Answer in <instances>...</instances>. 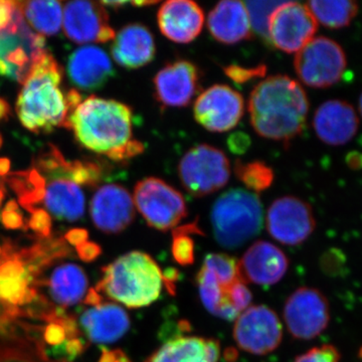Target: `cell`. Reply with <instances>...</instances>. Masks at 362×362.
I'll use <instances>...</instances> for the list:
<instances>
[{"mask_svg":"<svg viewBox=\"0 0 362 362\" xmlns=\"http://www.w3.org/2000/svg\"><path fill=\"white\" fill-rule=\"evenodd\" d=\"M303 87L288 76H272L250 95L251 124L261 137L289 142L303 132L309 112Z\"/></svg>","mask_w":362,"mask_h":362,"instance_id":"cell-1","label":"cell"},{"mask_svg":"<svg viewBox=\"0 0 362 362\" xmlns=\"http://www.w3.org/2000/svg\"><path fill=\"white\" fill-rule=\"evenodd\" d=\"M63 71L45 51L33 66L16 101V113L21 124L33 133H49L63 127L68 116L66 99L59 85Z\"/></svg>","mask_w":362,"mask_h":362,"instance_id":"cell-2","label":"cell"},{"mask_svg":"<svg viewBox=\"0 0 362 362\" xmlns=\"http://www.w3.org/2000/svg\"><path fill=\"white\" fill-rule=\"evenodd\" d=\"M133 112L115 100L90 96L66 118L63 127L73 129L86 148L107 154L132 137Z\"/></svg>","mask_w":362,"mask_h":362,"instance_id":"cell-3","label":"cell"},{"mask_svg":"<svg viewBox=\"0 0 362 362\" xmlns=\"http://www.w3.org/2000/svg\"><path fill=\"white\" fill-rule=\"evenodd\" d=\"M164 284L165 277L154 259L133 251L105 267L95 289L128 308H142L158 299Z\"/></svg>","mask_w":362,"mask_h":362,"instance_id":"cell-4","label":"cell"},{"mask_svg":"<svg viewBox=\"0 0 362 362\" xmlns=\"http://www.w3.org/2000/svg\"><path fill=\"white\" fill-rule=\"evenodd\" d=\"M197 284L204 306L225 320H235L251 304L252 294L240 276L239 261L228 255H207Z\"/></svg>","mask_w":362,"mask_h":362,"instance_id":"cell-5","label":"cell"},{"mask_svg":"<svg viewBox=\"0 0 362 362\" xmlns=\"http://www.w3.org/2000/svg\"><path fill=\"white\" fill-rule=\"evenodd\" d=\"M263 206L254 192L235 188L214 202L211 223L216 242L226 249L246 244L261 232Z\"/></svg>","mask_w":362,"mask_h":362,"instance_id":"cell-6","label":"cell"},{"mask_svg":"<svg viewBox=\"0 0 362 362\" xmlns=\"http://www.w3.org/2000/svg\"><path fill=\"white\" fill-rule=\"evenodd\" d=\"M16 4L11 25L0 32V75L23 85L45 52V39L30 30Z\"/></svg>","mask_w":362,"mask_h":362,"instance_id":"cell-7","label":"cell"},{"mask_svg":"<svg viewBox=\"0 0 362 362\" xmlns=\"http://www.w3.org/2000/svg\"><path fill=\"white\" fill-rule=\"evenodd\" d=\"M298 78L314 89L337 85L347 69V57L341 45L326 37H314L298 52L294 59Z\"/></svg>","mask_w":362,"mask_h":362,"instance_id":"cell-8","label":"cell"},{"mask_svg":"<svg viewBox=\"0 0 362 362\" xmlns=\"http://www.w3.org/2000/svg\"><path fill=\"white\" fill-rule=\"evenodd\" d=\"M178 175L188 194L202 197L225 187L230 177V164L221 149L199 144L188 150L178 164Z\"/></svg>","mask_w":362,"mask_h":362,"instance_id":"cell-9","label":"cell"},{"mask_svg":"<svg viewBox=\"0 0 362 362\" xmlns=\"http://www.w3.org/2000/svg\"><path fill=\"white\" fill-rule=\"evenodd\" d=\"M133 202L147 225L162 232L176 228L187 216L185 197L160 178L140 180L134 188Z\"/></svg>","mask_w":362,"mask_h":362,"instance_id":"cell-10","label":"cell"},{"mask_svg":"<svg viewBox=\"0 0 362 362\" xmlns=\"http://www.w3.org/2000/svg\"><path fill=\"white\" fill-rule=\"evenodd\" d=\"M318 23L306 4L283 1L270 18L268 40L276 49L293 54L314 39Z\"/></svg>","mask_w":362,"mask_h":362,"instance_id":"cell-11","label":"cell"},{"mask_svg":"<svg viewBox=\"0 0 362 362\" xmlns=\"http://www.w3.org/2000/svg\"><path fill=\"white\" fill-rule=\"evenodd\" d=\"M284 320L293 337L301 340L313 339L329 324L330 309L327 298L314 288H299L286 301Z\"/></svg>","mask_w":362,"mask_h":362,"instance_id":"cell-12","label":"cell"},{"mask_svg":"<svg viewBox=\"0 0 362 362\" xmlns=\"http://www.w3.org/2000/svg\"><path fill=\"white\" fill-rule=\"evenodd\" d=\"M233 326V338L240 349L265 356L278 349L283 327L277 314L265 305H254L240 314Z\"/></svg>","mask_w":362,"mask_h":362,"instance_id":"cell-13","label":"cell"},{"mask_svg":"<svg viewBox=\"0 0 362 362\" xmlns=\"http://www.w3.org/2000/svg\"><path fill=\"white\" fill-rule=\"evenodd\" d=\"M266 226L274 240L288 246H297L313 233L316 221L308 202L296 197H283L269 207Z\"/></svg>","mask_w":362,"mask_h":362,"instance_id":"cell-14","label":"cell"},{"mask_svg":"<svg viewBox=\"0 0 362 362\" xmlns=\"http://www.w3.org/2000/svg\"><path fill=\"white\" fill-rule=\"evenodd\" d=\"M242 95L228 85H214L195 100L194 114L197 122L211 132L233 129L244 115Z\"/></svg>","mask_w":362,"mask_h":362,"instance_id":"cell-15","label":"cell"},{"mask_svg":"<svg viewBox=\"0 0 362 362\" xmlns=\"http://www.w3.org/2000/svg\"><path fill=\"white\" fill-rule=\"evenodd\" d=\"M202 71L187 59L166 64L153 78L154 96L164 107L180 108L190 104L201 90Z\"/></svg>","mask_w":362,"mask_h":362,"instance_id":"cell-16","label":"cell"},{"mask_svg":"<svg viewBox=\"0 0 362 362\" xmlns=\"http://www.w3.org/2000/svg\"><path fill=\"white\" fill-rule=\"evenodd\" d=\"M90 214L95 226L101 232H123L134 221L133 197L122 185H103L98 188L90 199Z\"/></svg>","mask_w":362,"mask_h":362,"instance_id":"cell-17","label":"cell"},{"mask_svg":"<svg viewBox=\"0 0 362 362\" xmlns=\"http://www.w3.org/2000/svg\"><path fill=\"white\" fill-rule=\"evenodd\" d=\"M313 128L317 137L324 144L343 146L351 141L358 132V114L344 100H328L317 108Z\"/></svg>","mask_w":362,"mask_h":362,"instance_id":"cell-18","label":"cell"},{"mask_svg":"<svg viewBox=\"0 0 362 362\" xmlns=\"http://www.w3.org/2000/svg\"><path fill=\"white\" fill-rule=\"evenodd\" d=\"M157 23L164 37L176 44H189L201 35L204 11L192 0H169L157 11Z\"/></svg>","mask_w":362,"mask_h":362,"instance_id":"cell-19","label":"cell"},{"mask_svg":"<svg viewBox=\"0 0 362 362\" xmlns=\"http://www.w3.org/2000/svg\"><path fill=\"white\" fill-rule=\"evenodd\" d=\"M289 261L275 245L266 240L255 243L239 261L243 280L261 286L276 284L287 273Z\"/></svg>","mask_w":362,"mask_h":362,"instance_id":"cell-20","label":"cell"},{"mask_svg":"<svg viewBox=\"0 0 362 362\" xmlns=\"http://www.w3.org/2000/svg\"><path fill=\"white\" fill-rule=\"evenodd\" d=\"M66 71L73 85L84 90L101 89L115 75L108 54L95 45L78 47L71 52Z\"/></svg>","mask_w":362,"mask_h":362,"instance_id":"cell-21","label":"cell"},{"mask_svg":"<svg viewBox=\"0 0 362 362\" xmlns=\"http://www.w3.org/2000/svg\"><path fill=\"white\" fill-rule=\"evenodd\" d=\"M78 327L90 341L107 344L122 338L130 328V318L122 307L112 302L88 309L80 317Z\"/></svg>","mask_w":362,"mask_h":362,"instance_id":"cell-22","label":"cell"},{"mask_svg":"<svg viewBox=\"0 0 362 362\" xmlns=\"http://www.w3.org/2000/svg\"><path fill=\"white\" fill-rule=\"evenodd\" d=\"M105 6L97 2L76 0L66 4L63 25L66 37L76 44L96 42L100 30L108 25Z\"/></svg>","mask_w":362,"mask_h":362,"instance_id":"cell-23","label":"cell"},{"mask_svg":"<svg viewBox=\"0 0 362 362\" xmlns=\"http://www.w3.org/2000/svg\"><path fill=\"white\" fill-rule=\"evenodd\" d=\"M156 40L146 26L133 23L124 26L112 45V56L126 69L147 66L156 57Z\"/></svg>","mask_w":362,"mask_h":362,"instance_id":"cell-24","label":"cell"},{"mask_svg":"<svg viewBox=\"0 0 362 362\" xmlns=\"http://www.w3.org/2000/svg\"><path fill=\"white\" fill-rule=\"evenodd\" d=\"M207 28L214 39L223 45L238 44L252 37L249 14L242 1L218 2L209 14Z\"/></svg>","mask_w":362,"mask_h":362,"instance_id":"cell-25","label":"cell"},{"mask_svg":"<svg viewBox=\"0 0 362 362\" xmlns=\"http://www.w3.org/2000/svg\"><path fill=\"white\" fill-rule=\"evenodd\" d=\"M220 352L216 340L182 337L164 343L145 362H218Z\"/></svg>","mask_w":362,"mask_h":362,"instance_id":"cell-26","label":"cell"},{"mask_svg":"<svg viewBox=\"0 0 362 362\" xmlns=\"http://www.w3.org/2000/svg\"><path fill=\"white\" fill-rule=\"evenodd\" d=\"M44 202L56 220L73 223L84 216L85 195L70 178H51L45 187Z\"/></svg>","mask_w":362,"mask_h":362,"instance_id":"cell-27","label":"cell"},{"mask_svg":"<svg viewBox=\"0 0 362 362\" xmlns=\"http://www.w3.org/2000/svg\"><path fill=\"white\" fill-rule=\"evenodd\" d=\"M47 286L49 296L64 309L82 301L88 291V278L81 267L64 264L52 272Z\"/></svg>","mask_w":362,"mask_h":362,"instance_id":"cell-28","label":"cell"},{"mask_svg":"<svg viewBox=\"0 0 362 362\" xmlns=\"http://www.w3.org/2000/svg\"><path fill=\"white\" fill-rule=\"evenodd\" d=\"M23 18L40 35H58L63 21V7L54 0L16 1Z\"/></svg>","mask_w":362,"mask_h":362,"instance_id":"cell-29","label":"cell"},{"mask_svg":"<svg viewBox=\"0 0 362 362\" xmlns=\"http://www.w3.org/2000/svg\"><path fill=\"white\" fill-rule=\"evenodd\" d=\"M317 23L332 30L351 25L359 11L358 4L351 0H313L306 4Z\"/></svg>","mask_w":362,"mask_h":362,"instance_id":"cell-30","label":"cell"},{"mask_svg":"<svg viewBox=\"0 0 362 362\" xmlns=\"http://www.w3.org/2000/svg\"><path fill=\"white\" fill-rule=\"evenodd\" d=\"M6 182L18 194V202L28 213L37 209V204L44 202L45 180L37 169L18 171L6 176Z\"/></svg>","mask_w":362,"mask_h":362,"instance_id":"cell-31","label":"cell"},{"mask_svg":"<svg viewBox=\"0 0 362 362\" xmlns=\"http://www.w3.org/2000/svg\"><path fill=\"white\" fill-rule=\"evenodd\" d=\"M235 173L238 180L246 185L254 194L264 192L273 185L274 171L263 161H250L244 163L237 161Z\"/></svg>","mask_w":362,"mask_h":362,"instance_id":"cell-32","label":"cell"},{"mask_svg":"<svg viewBox=\"0 0 362 362\" xmlns=\"http://www.w3.org/2000/svg\"><path fill=\"white\" fill-rule=\"evenodd\" d=\"M69 162L54 145L49 144L35 161V169L49 178H68Z\"/></svg>","mask_w":362,"mask_h":362,"instance_id":"cell-33","label":"cell"},{"mask_svg":"<svg viewBox=\"0 0 362 362\" xmlns=\"http://www.w3.org/2000/svg\"><path fill=\"white\" fill-rule=\"evenodd\" d=\"M105 177V168L94 161L69 162L68 178L77 185L96 187Z\"/></svg>","mask_w":362,"mask_h":362,"instance_id":"cell-34","label":"cell"},{"mask_svg":"<svg viewBox=\"0 0 362 362\" xmlns=\"http://www.w3.org/2000/svg\"><path fill=\"white\" fill-rule=\"evenodd\" d=\"M283 1H247L244 2L250 23L255 33L268 40L269 23L274 11Z\"/></svg>","mask_w":362,"mask_h":362,"instance_id":"cell-35","label":"cell"},{"mask_svg":"<svg viewBox=\"0 0 362 362\" xmlns=\"http://www.w3.org/2000/svg\"><path fill=\"white\" fill-rule=\"evenodd\" d=\"M199 233L197 225H188L175 228L173 235V254L175 261L180 265L187 266L194 262V240L188 237V233Z\"/></svg>","mask_w":362,"mask_h":362,"instance_id":"cell-36","label":"cell"},{"mask_svg":"<svg viewBox=\"0 0 362 362\" xmlns=\"http://www.w3.org/2000/svg\"><path fill=\"white\" fill-rule=\"evenodd\" d=\"M223 71L233 82L237 84H245L254 78L264 77L267 73V66L259 65L254 68H244L238 65H230L223 68Z\"/></svg>","mask_w":362,"mask_h":362,"instance_id":"cell-37","label":"cell"},{"mask_svg":"<svg viewBox=\"0 0 362 362\" xmlns=\"http://www.w3.org/2000/svg\"><path fill=\"white\" fill-rule=\"evenodd\" d=\"M28 228H30L40 239H49L52 235V223L51 214L45 209H39L30 213V220L28 221Z\"/></svg>","mask_w":362,"mask_h":362,"instance_id":"cell-38","label":"cell"},{"mask_svg":"<svg viewBox=\"0 0 362 362\" xmlns=\"http://www.w3.org/2000/svg\"><path fill=\"white\" fill-rule=\"evenodd\" d=\"M294 362H340V354L332 345H323L298 356Z\"/></svg>","mask_w":362,"mask_h":362,"instance_id":"cell-39","label":"cell"},{"mask_svg":"<svg viewBox=\"0 0 362 362\" xmlns=\"http://www.w3.org/2000/svg\"><path fill=\"white\" fill-rule=\"evenodd\" d=\"M0 223L6 230H21L25 228V221L20 211L18 202L11 199L6 204L0 214Z\"/></svg>","mask_w":362,"mask_h":362,"instance_id":"cell-40","label":"cell"},{"mask_svg":"<svg viewBox=\"0 0 362 362\" xmlns=\"http://www.w3.org/2000/svg\"><path fill=\"white\" fill-rule=\"evenodd\" d=\"M145 145L144 143L138 141V140L131 139L130 141L126 143L123 146L118 147V148L112 150V151L107 153L106 156L111 160L116 162H121L129 160L137 156H140L144 152Z\"/></svg>","mask_w":362,"mask_h":362,"instance_id":"cell-41","label":"cell"},{"mask_svg":"<svg viewBox=\"0 0 362 362\" xmlns=\"http://www.w3.org/2000/svg\"><path fill=\"white\" fill-rule=\"evenodd\" d=\"M87 342L83 338H71L61 346L57 347V352H58L59 356H64L66 357V361L71 362L82 356L85 350L87 349Z\"/></svg>","mask_w":362,"mask_h":362,"instance_id":"cell-42","label":"cell"},{"mask_svg":"<svg viewBox=\"0 0 362 362\" xmlns=\"http://www.w3.org/2000/svg\"><path fill=\"white\" fill-rule=\"evenodd\" d=\"M44 339L49 346L58 347L66 341L65 330L59 324L49 323L44 331Z\"/></svg>","mask_w":362,"mask_h":362,"instance_id":"cell-43","label":"cell"},{"mask_svg":"<svg viewBox=\"0 0 362 362\" xmlns=\"http://www.w3.org/2000/svg\"><path fill=\"white\" fill-rule=\"evenodd\" d=\"M78 258L85 263H92L99 258L102 254V247L94 242H86L80 246L76 247Z\"/></svg>","mask_w":362,"mask_h":362,"instance_id":"cell-44","label":"cell"},{"mask_svg":"<svg viewBox=\"0 0 362 362\" xmlns=\"http://www.w3.org/2000/svg\"><path fill=\"white\" fill-rule=\"evenodd\" d=\"M16 6V1L0 0V32L11 25Z\"/></svg>","mask_w":362,"mask_h":362,"instance_id":"cell-45","label":"cell"},{"mask_svg":"<svg viewBox=\"0 0 362 362\" xmlns=\"http://www.w3.org/2000/svg\"><path fill=\"white\" fill-rule=\"evenodd\" d=\"M89 239V232L85 228H71L65 233V240L71 246H80Z\"/></svg>","mask_w":362,"mask_h":362,"instance_id":"cell-46","label":"cell"},{"mask_svg":"<svg viewBox=\"0 0 362 362\" xmlns=\"http://www.w3.org/2000/svg\"><path fill=\"white\" fill-rule=\"evenodd\" d=\"M65 99L66 109H68V116H66V118H68L82 103V96H81L80 93L77 90L71 89L69 90Z\"/></svg>","mask_w":362,"mask_h":362,"instance_id":"cell-47","label":"cell"},{"mask_svg":"<svg viewBox=\"0 0 362 362\" xmlns=\"http://www.w3.org/2000/svg\"><path fill=\"white\" fill-rule=\"evenodd\" d=\"M103 303V296L95 288H90L86 295L84 304L88 306L96 307Z\"/></svg>","mask_w":362,"mask_h":362,"instance_id":"cell-48","label":"cell"},{"mask_svg":"<svg viewBox=\"0 0 362 362\" xmlns=\"http://www.w3.org/2000/svg\"><path fill=\"white\" fill-rule=\"evenodd\" d=\"M346 163L352 170H358L362 168V153L361 152H350L346 157Z\"/></svg>","mask_w":362,"mask_h":362,"instance_id":"cell-49","label":"cell"},{"mask_svg":"<svg viewBox=\"0 0 362 362\" xmlns=\"http://www.w3.org/2000/svg\"><path fill=\"white\" fill-rule=\"evenodd\" d=\"M115 30L111 28L110 25L104 26L101 30H100L99 35H98L97 40L98 42H108L110 40H115Z\"/></svg>","mask_w":362,"mask_h":362,"instance_id":"cell-50","label":"cell"},{"mask_svg":"<svg viewBox=\"0 0 362 362\" xmlns=\"http://www.w3.org/2000/svg\"><path fill=\"white\" fill-rule=\"evenodd\" d=\"M11 114V107L6 100L0 97V123L6 121Z\"/></svg>","mask_w":362,"mask_h":362,"instance_id":"cell-51","label":"cell"},{"mask_svg":"<svg viewBox=\"0 0 362 362\" xmlns=\"http://www.w3.org/2000/svg\"><path fill=\"white\" fill-rule=\"evenodd\" d=\"M102 354L98 362H114L115 361V351L109 350L106 347H102Z\"/></svg>","mask_w":362,"mask_h":362,"instance_id":"cell-52","label":"cell"},{"mask_svg":"<svg viewBox=\"0 0 362 362\" xmlns=\"http://www.w3.org/2000/svg\"><path fill=\"white\" fill-rule=\"evenodd\" d=\"M11 170V160L8 158H0V176H6Z\"/></svg>","mask_w":362,"mask_h":362,"instance_id":"cell-53","label":"cell"},{"mask_svg":"<svg viewBox=\"0 0 362 362\" xmlns=\"http://www.w3.org/2000/svg\"><path fill=\"white\" fill-rule=\"evenodd\" d=\"M100 4L103 6H110L113 7V8H120L126 4H129L128 1H101Z\"/></svg>","mask_w":362,"mask_h":362,"instance_id":"cell-54","label":"cell"},{"mask_svg":"<svg viewBox=\"0 0 362 362\" xmlns=\"http://www.w3.org/2000/svg\"><path fill=\"white\" fill-rule=\"evenodd\" d=\"M114 351H115V361L114 362H132L130 361L129 357L124 354L122 350L116 349Z\"/></svg>","mask_w":362,"mask_h":362,"instance_id":"cell-55","label":"cell"},{"mask_svg":"<svg viewBox=\"0 0 362 362\" xmlns=\"http://www.w3.org/2000/svg\"><path fill=\"white\" fill-rule=\"evenodd\" d=\"M6 199V189H4V182H0V206Z\"/></svg>","mask_w":362,"mask_h":362,"instance_id":"cell-56","label":"cell"},{"mask_svg":"<svg viewBox=\"0 0 362 362\" xmlns=\"http://www.w3.org/2000/svg\"><path fill=\"white\" fill-rule=\"evenodd\" d=\"M358 113L362 118V93L361 94V96H359L358 99Z\"/></svg>","mask_w":362,"mask_h":362,"instance_id":"cell-57","label":"cell"},{"mask_svg":"<svg viewBox=\"0 0 362 362\" xmlns=\"http://www.w3.org/2000/svg\"><path fill=\"white\" fill-rule=\"evenodd\" d=\"M2 143H4V139H2V136L0 135V148H1Z\"/></svg>","mask_w":362,"mask_h":362,"instance_id":"cell-58","label":"cell"},{"mask_svg":"<svg viewBox=\"0 0 362 362\" xmlns=\"http://www.w3.org/2000/svg\"><path fill=\"white\" fill-rule=\"evenodd\" d=\"M1 252H2V247H0V255H1Z\"/></svg>","mask_w":362,"mask_h":362,"instance_id":"cell-59","label":"cell"},{"mask_svg":"<svg viewBox=\"0 0 362 362\" xmlns=\"http://www.w3.org/2000/svg\"><path fill=\"white\" fill-rule=\"evenodd\" d=\"M64 362H69V361H64Z\"/></svg>","mask_w":362,"mask_h":362,"instance_id":"cell-60","label":"cell"}]
</instances>
